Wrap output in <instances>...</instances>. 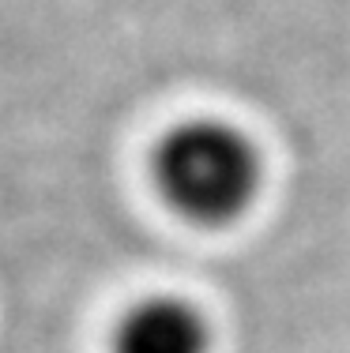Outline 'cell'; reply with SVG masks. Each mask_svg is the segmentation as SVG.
I'll use <instances>...</instances> for the list:
<instances>
[{
  "instance_id": "obj_1",
  "label": "cell",
  "mask_w": 350,
  "mask_h": 353,
  "mask_svg": "<svg viewBox=\"0 0 350 353\" xmlns=\"http://www.w3.org/2000/svg\"><path fill=\"white\" fill-rule=\"evenodd\" d=\"M151 176L173 214L215 230L245 218L256 203L264 184V158L237 124L196 117L158 139Z\"/></svg>"
},
{
  "instance_id": "obj_2",
  "label": "cell",
  "mask_w": 350,
  "mask_h": 353,
  "mask_svg": "<svg viewBox=\"0 0 350 353\" xmlns=\"http://www.w3.org/2000/svg\"><path fill=\"white\" fill-rule=\"evenodd\" d=\"M113 353H211V323L185 297H144L117 319Z\"/></svg>"
}]
</instances>
